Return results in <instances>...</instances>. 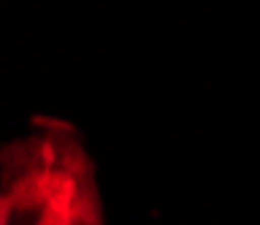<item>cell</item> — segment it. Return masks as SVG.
<instances>
[{"label": "cell", "instance_id": "obj_1", "mask_svg": "<svg viewBox=\"0 0 260 225\" xmlns=\"http://www.w3.org/2000/svg\"><path fill=\"white\" fill-rule=\"evenodd\" d=\"M14 201H16V196H8V198L0 196V225H8V212H11Z\"/></svg>", "mask_w": 260, "mask_h": 225}]
</instances>
